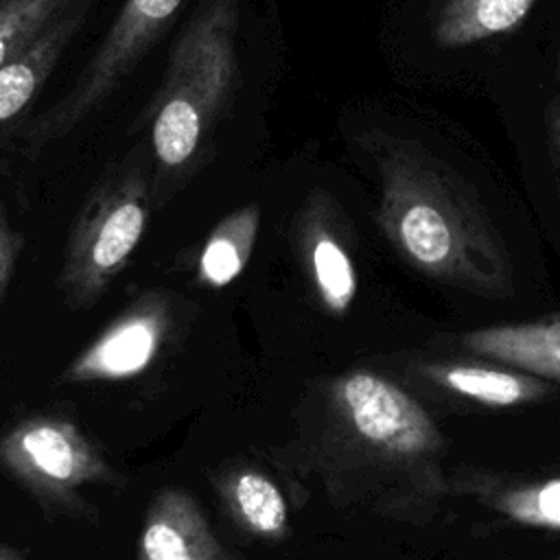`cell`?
Returning a JSON list of instances; mask_svg holds the SVG:
<instances>
[{
    "instance_id": "obj_6",
    "label": "cell",
    "mask_w": 560,
    "mask_h": 560,
    "mask_svg": "<svg viewBox=\"0 0 560 560\" xmlns=\"http://www.w3.org/2000/svg\"><path fill=\"white\" fill-rule=\"evenodd\" d=\"M184 0H125L103 44L85 63L72 90L20 131L31 153L63 140L79 127L136 68L160 31L173 20Z\"/></svg>"
},
{
    "instance_id": "obj_19",
    "label": "cell",
    "mask_w": 560,
    "mask_h": 560,
    "mask_svg": "<svg viewBox=\"0 0 560 560\" xmlns=\"http://www.w3.org/2000/svg\"><path fill=\"white\" fill-rule=\"evenodd\" d=\"M547 131H549L551 149H553L558 173H560V101H551V105L547 107Z\"/></svg>"
},
{
    "instance_id": "obj_2",
    "label": "cell",
    "mask_w": 560,
    "mask_h": 560,
    "mask_svg": "<svg viewBox=\"0 0 560 560\" xmlns=\"http://www.w3.org/2000/svg\"><path fill=\"white\" fill-rule=\"evenodd\" d=\"M381 197L376 225L420 276L488 300L514 293L505 243L470 188L427 149L372 133Z\"/></svg>"
},
{
    "instance_id": "obj_18",
    "label": "cell",
    "mask_w": 560,
    "mask_h": 560,
    "mask_svg": "<svg viewBox=\"0 0 560 560\" xmlns=\"http://www.w3.org/2000/svg\"><path fill=\"white\" fill-rule=\"evenodd\" d=\"M22 247H24V236L11 225V221L7 219L0 206V302L13 280Z\"/></svg>"
},
{
    "instance_id": "obj_9",
    "label": "cell",
    "mask_w": 560,
    "mask_h": 560,
    "mask_svg": "<svg viewBox=\"0 0 560 560\" xmlns=\"http://www.w3.org/2000/svg\"><path fill=\"white\" fill-rule=\"evenodd\" d=\"M136 560H238L214 534L197 499L175 486L149 503Z\"/></svg>"
},
{
    "instance_id": "obj_20",
    "label": "cell",
    "mask_w": 560,
    "mask_h": 560,
    "mask_svg": "<svg viewBox=\"0 0 560 560\" xmlns=\"http://www.w3.org/2000/svg\"><path fill=\"white\" fill-rule=\"evenodd\" d=\"M0 560H26V553L18 547L0 542Z\"/></svg>"
},
{
    "instance_id": "obj_7",
    "label": "cell",
    "mask_w": 560,
    "mask_h": 560,
    "mask_svg": "<svg viewBox=\"0 0 560 560\" xmlns=\"http://www.w3.org/2000/svg\"><path fill=\"white\" fill-rule=\"evenodd\" d=\"M173 324L175 306L171 295L160 289H147L70 359L59 381L85 385L138 378L160 357Z\"/></svg>"
},
{
    "instance_id": "obj_14",
    "label": "cell",
    "mask_w": 560,
    "mask_h": 560,
    "mask_svg": "<svg viewBox=\"0 0 560 560\" xmlns=\"http://www.w3.org/2000/svg\"><path fill=\"white\" fill-rule=\"evenodd\" d=\"M260 230V208L256 203L241 206L225 214L203 241L197 262L195 280L221 291L230 287L247 267Z\"/></svg>"
},
{
    "instance_id": "obj_12",
    "label": "cell",
    "mask_w": 560,
    "mask_h": 560,
    "mask_svg": "<svg viewBox=\"0 0 560 560\" xmlns=\"http://www.w3.org/2000/svg\"><path fill=\"white\" fill-rule=\"evenodd\" d=\"M94 0H77L28 48L0 66V136L22 118L59 63L66 46L81 28Z\"/></svg>"
},
{
    "instance_id": "obj_1",
    "label": "cell",
    "mask_w": 560,
    "mask_h": 560,
    "mask_svg": "<svg viewBox=\"0 0 560 560\" xmlns=\"http://www.w3.org/2000/svg\"><path fill=\"white\" fill-rule=\"evenodd\" d=\"M444 459L431 413L374 370L326 376L304 396L291 462L339 510L424 527L448 494Z\"/></svg>"
},
{
    "instance_id": "obj_4",
    "label": "cell",
    "mask_w": 560,
    "mask_h": 560,
    "mask_svg": "<svg viewBox=\"0 0 560 560\" xmlns=\"http://www.w3.org/2000/svg\"><path fill=\"white\" fill-rule=\"evenodd\" d=\"M149 182L138 164L116 166L85 199L57 278L70 308L94 306L127 269L149 223Z\"/></svg>"
},
{
    "instance_id": "obj_15",
    "label": "cell",
    "mask_w": 560,
    "mask_h": 560,
    "mask_svg": "<svg viewBox=\"0 0 560 560\" xmlns=\"http://www.w3.org/2000/svg\"><path fill=\"white\" fill-rule=\"evenodd\" d=\"M470 492L481 505L512 523L560 529V477L525 481L477 479L470 483Z\"/></svg>"
},
{
    "instance_id": "obj_16",
    "label": "cell",
    "mask_w": 560,
    "mask_h": 560,
    "mask_svg": "<svg viewBox=\"0 0 560 560\" xmlns=\"http://www.w3.org/2000/svg\"><path fill=\"white\" fill-rule=\"evenodd\" d=\"M536 0H448L433 28L440 46H468L514 31Z\"/></svg>"
},
{
    "instance_id": "obj_3",
    "label": "cell",
    "mask_w": 560,
    "mask_h": 560,
    "mask_svg": "<svg viewBox=\"0 0 560 560\" xmlns=\"http://www.w3.org/2000/svg\"><path fill=\"white\" fill-rule=\"evenodd\" d=\"M238 2L210 0L173 46L166 81L153 101L151 144L158 182L197 160L236 81Z\"/></svg>"
},
{
    "instance_id": "obj_13",
    "label": "cell",
    "mask_w": 560,
    "mask_h": 560,
    "mask_svg": "<svg viewBox=\"0 0 560 560\" xmlns=\"http://www.w3.org/2000/svg\"><path fill=\"white\" fill-rule=\"evenodd\" d=\"M468 352L560 385V313L459 335Z\"/></svg>"
},
{
    "instance_id": "obj_8",
    "label": "cell",
    "mask_w": 560,
    "mask_h": 560,
    "mask_svg": "<svg viewBox=\"0 0 560 560\" xmlns=\"http://www.w3.org/2000/svg\"><path fill=\"white\" fill-rule=\"evenodd\" d=\"M295 245L304 278L319 308L343 317L357 298V265L335 201L315 190L295 221Z\"/></svg>"
},
{
    "instance_id": "obj_21",
    "label": "cell",
    "mask_w": 560,
    "mask_h": 560,
    "mask_svg": "<svg viewBox=\"0 0 560 560\" xmlns=\"http://www.w3.org/2000/svg\"><path fill=\"white\" fill-rule=\"evenodd\" d=\"M558 79H560V55H558Z\"/></svg>"
},
{
    "instance_id": "obj_5",
    "label": "cell",
    "mask_w": 560,
    "mask_h": 560,
    "mask_svg": "<svg viewBox=\"0 0 560 560\" xmlns=\"http://www.w3.org/2000/svg\"><path fill=\"white\" fill-rule=\"evenodd\" d=\"M0 468L44 510L85 518L90 486L122 488L125 477L72 420L35 413L0 433Z\"/></svg>"
},
{
    "instance_id": "obj_17",
    "label": "cell",
    "mask_w": 560,
    "mask_h": 560,
    "mask_svg": "<svg viewBox=\"0 0 560 560\" xmlns=\"http://www.w3.org/2000/svg\"><path fill=\"white\" fill-rule=\"evenodd\" d=\"M77 0H0V66L28 48Z\"/></svg>"
},
{
    "instance_id": "obj_10",
    "label": "cell",
    "mask_w": 560,
    "mask_h": 560,
    "mask_svg": "<svg viewBox=\"0 0 560 560\" xmlns=\"http://www.w3.org/2000/svg\"><path fill=\"white\" fill-rule=\"evenodd\" d=\"M217 497L238 532L262 542L291 536L289 499L280 483L260 466L232 462L212 475Z\"/></svg>"
},
{
    "instance_id": "obj_11",
    "label": "cell",
    "mask_w": 560,
    "mask_h": 560,
    "mask_svg": "<svg viewBox=\"0 0 560 560\" xmlns=\"http://www.w3.org/2000/svg\"><path fill=\"white\" fill-rule=\"evenodd\" d=\"M418 376L453 398L486 407L516 409L553 394V383L516 368H497L466 361H422Z\"/></svg>"
}]
</instances>
